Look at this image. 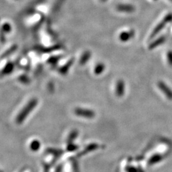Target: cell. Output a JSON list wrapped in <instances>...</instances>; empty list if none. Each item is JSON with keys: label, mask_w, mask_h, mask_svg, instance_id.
Instances as JSON below:
<instances>
[{"label": "cell", "mask_w": 172, "mask_h": 172, "mask_svg": "<svg viewBox=\"0 0 172 172\" xmlns=\"http://www.w3.org/2000/svg\"><path fill=\"white\" fill-rule=\"evenodd\" d=\"M171 2H172V0H171Z\"/></svg>", "instance_id": "cell-10"}, {"label": "cell", "mask_w": 172, "mask_h": 172, "mask_svg": "<svg viewBox=\"0 0 172 172\" xmlns=\"http://www.w3.org/2000/svg\"><path fill=\"white\" fill-rule=\"evenodd\" d=\"M132 34L131 33H127V32H124V33H122L120 35L121 40L125 41L127 40H129L132 36Z\"/></svg>", "instance_id": "cell-7"}, {"label": "cell", "mask_w": 172, "mask_h": 172, "mask_svg": "<svg viewBox=\"0 0 172 172\" xmlns=\"http://www.w3.org/2000/svg\"><path fill=\"white\" fill-rule=\"evenodd\" d=\"M74 112L76 115L83 117V118H85V119H92L95 115L94 111L88 109L77 108L75 109Z\"/></svg>", "instance_id": "cell-2"}, {"label": "cell", "mask_w": 172, "mask_h": 172, "mask_svg": "<svg viewBox=\"0 0 172 172\" xmlns=\"http://www.w3.org/2000/svg\"><path fill=\"white\" fill-rule=\"evenodd\" d=\"M124 83L122 81L117 82L115 85V93L117 95H122L124 93Z\"/></svg>", "instance_id": "cell-4"}, {"label": "cell", "mask_w": 172, "mask_h": 172, "mask_svg": "<svg viewBox=\"0 0 172 172\" xmlns=\"http://www.w3.org/2000/svg\"><path fill=\"white\" fill-rule=\"evenodd\" d=\"M103 69H104V65L103 64H100L96 66V67L94 69V73L96 75H99L100 73H101L103 71Z\"/></svg>", "instance_id": "cell-8"}, {"label": "cell", "mask_w": 172, "mask_h": 172, "mask_svg": "<svg viewBox=\"0 0 172 172\" xmlns=\"http://www.w3.org/2000/svg\"><path fill=\"white\" fill-rule=\"evenodd\" d=\"M40 147V143L38 140H33L29 143V149L33 151H36Z\"/></svg>", "instance_id": "cell-5"}, {"label": "cell", "mask_w": 172, "mask_h": 172, "mask_svg": "<svg viewBox=\"0 0 172 172\" xmlns=\"http://www.w3.org/2000/svg\"><path fill=\"white\" fill-rule=\"evenodd\" d=\"M119 9L123 12H131L133 11L134 8L130 5H121L119 6Z\"/></svg>", "instance_id": "cell-6"}, {"label": "cell", "mask_w": 172, "mask_h": 172, "mask_svg": "<svg viewBox=\"0 0 172 172\" xmlns=\"http://www.w3.org/2000/svg\"><path fill=\"white\" fill-rule=\"evenodd\" d=\"M164 37H161V38H159V39L155 40V41H154V43H152V44L151 45H150V47H151V48H154L155 47H156V46L159 45V44H162V43L164 41Z\"/></svg>", "instance_id": "cell-9"}, {"label": "cell", "mask_w": 172, "mask_h": 172, "mask_svg": "<svg viewBox=\"0 0 172 172\" xmlns=\"http://www.w3.org/2000/svg\"><path fill=\"white\" fill-rule=\"evenodd\" d=\"M37 103L38 101L36 99H32L28 101V103L24 106V108L20 111L19 114L17 115V117H16V122H17V123L19 124H22L30 114V112L33 111V110L35 109Z\"/></svg>", "instance_id": "cell-1"}, {"label": "cell", "mask_w": 172, "mask_h": 172, "mask_svg": "<svg viewBox=\"0 0 172 172\" xmlns=\"http://www.w3.org/2000/svg\"><path fill=\"white\" fill-rule=\"evenodd\" d=\"M171 20H172V15L171 14H169L167 16H166L164 19L162 21H161V22L158 25L156 28L154 29L151 35V36L152 37V36H154L156 35L159 33V32L164 28L165 25L167 23H168L169 22H170Z\"/></svg>", "instance_id": "cell-3"}]
</instances>
